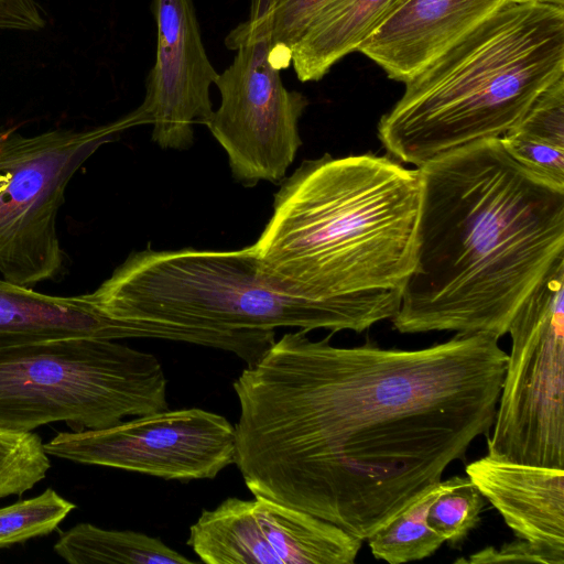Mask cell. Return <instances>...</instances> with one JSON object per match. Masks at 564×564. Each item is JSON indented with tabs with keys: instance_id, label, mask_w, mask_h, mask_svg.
Instances as JSON below:
<instances>
[{
	"instance_id": "obj_1",
	"label": "cell",
	"mask_w": 564,
	"mask_h": 564,
	"mask_svg": "<svg viewBox=\"0 0 564 564\" xmlns=\"http://www.w3.org/2000/svg\"><path fill=\"white\" fill-rule=\"evenodd\" d=\"M285 333L232 388L247 488L365 541L492 427L508 354L456 334L426 348Z\"/></svg>"
},
{
	"instance_id": "obj_2",
	"label": "cell",
	"mask_w": 564,
	"mask_h": 564,
	"mask_svg": "<svg viewBox=\"0 0 564 564\" xmlns=\"http://www.w3.org/2000/svg\"><path fill=\"white\" fill-rule=\"evenodd\" d=\"M417 169L415 262L393 326L499 339L564 256V187L522 166L500 139Z\"/></svg>"
},
{
	"instance_id": "obj_3",
	"label": "cell",
	"mask_w": 564,
	"mask_h": 564,
	"mask_svg": "<svg viewBox=\"0 0 564 564\" xmlns=\"http://www.w3.org/2000/svg\"><path fill=\"white\" fill-rule=\"evenodd\" d=\"M419 169L373 153L305 160L252 245L261 273L361 333L397 314L413 271Z\"/></svg>"
},
{
	"instance_id": "obj_4",
	"label": "cell",
	"mask_w": 564,
	"mask_h": 564,
	"mask_svg": "<svg viewBox=\"0 0 564 564\" xmlns=\"http://www.w3.org/2000/svg\"><path fill=\"white\" fill-rule=\"evenodd\" d=\"M564 76V9L506 0L409 78L378 123L388 155L421 167L471 143L500 139Z\"/></svg>"
},
{
	"instance_id": "obj_5",
	"label": "cell",
	"mask_w": 564,
	"mask_h": 564,
	"mask_svg": "<svg viewBox=\"0 0 564 564\" xmlns=\"http://www.w3.org/2000/svg\"><path fill=\"white\" fill-rule=\"evenodd\" d=\"M85 296L111 317L230 333L294 327L339 332L317 306L281 291L252 246L132 252Z\"/></svg>"
},
{
	"instance_id": "obj_6",
	"label": "cell",
	"mask_w": 564,
	"mask_h": 564,
	"mask_svg": "<svg viewBox=\"0 0 564 564\" xmlns=\"http://www.w3.org/2000/svg\"><path fill=\"white\" fill-rule=\"evenodd\" d=\"M159 359L113 339L73 337L0 349V426L98 430L169 409Z\"/></svg>"
},
{
	"instance_id": "obj_7",
	"label": "cell",
	"mask_w": 564,
	"mask_h": 564,
	"mask_svg": "<svg viewBox=\"0 0 564 564\" xmlns=\"http://www.w3.org/2000/svg\"><path fill=\"white\" fill-rule=\"evenodd\" d=\"M147 123L139 107L98 127L54 129L24 135L0 128V273L33 286L61 278L65 253L57 214L65 191L84 163L127 129Z\"/></svg>"
},
{
	"instance_id": "obj_8",
	"label": "cell",
	"mask_w": 564,
	"mask_h": 564,
	"mask_svg": "<svg viewBox=\"0 0 564 564\" xmlns=\"http://www.w3.org/2000/svg\"><path fill=\"white\" fill-rule=\"evenodd\" d=\"M267 8L251 0L248 19L226 36L235 56L215 80L220 105L206 123L226 151L234 178L246 187L285 178L302 145L299 122L308 106L302 93L283 84L291 55L272 44Z\"/></svg>"
},
{
	"instance_id": "obj_9",
	"label": "cell",
	"mask_w": 564,
	"mask_h": 564,
	"mask_svg": "<svg viewBox=\"0 0 564 564\" xmlns=\"http://www.w3.org/2000/svg\"><path fill=\"white\" fill-rule=\"evenodd\" d=\"M488 453L564 468V256L514 314Z\"/></svg>"
},
{
	"instance_id": "obj_10",
	"label": "cell",
	"mask_w": 564,
	"mask_h": 564,
	"mask_svg": "<svg viewBox=\"0 0 564 564\" xmlns=\"http://www.w3.org/2000/svg\"><path fill=\"white\" fill-rule=\"evenodd\" d=\"M48 456L166 480L214 479L235 464V425L199 408L164 410L115 425L61 432Z\"/></svg>"
},
{
	"instance_id": "obj_11",
	"label": "cell",
	"mask_w": 564,
	"mask_h": 564,
	"mask_svg": "<svg viewBox=\"0 0 564 564\" xmlns=\"http://www.w3.org/2000/svg\"><path fill=\"white\" fill-rule=\"evenodd\" d=\"M186 544L207 564H352L362 540L261 496L203 510Z\"/></svg>"
},
{
	"instance_id": "obj_12",
	"label": "cell",
	"mask_w": 564,
	"mask_h": 564,
	"mask_svg": "<svg viewBox=\"0 0 564 564\" xmlns=\"http://www.w3.org/2000/svg\"><path fill=\"white\" fill-rule=\"evenodd\" d=\"M156 50L139 106L152 140L162 149L193 144L194 124L206 126L214 109L210 88L218 73L205 50L193 0H152Z\"/></svg>"
},
{
	"instance_id": "obj_13",
	"label": "cell",
	"mask_w": 564,
	"mask_h": 564,
	"mask_svg": "<svg viewBox=\"0 0 564 564\" xmlns=\"http://www.w3.org/2000/svg\"><path fill=\"white\" fill-rule=\"evenodd\" d=\"M506 0H397L357 51L406 82Z\"/></svg>"
},
{
	"instance_id": "obj_14",
	"label": "cell",
	"mask_w": 564,
	"mask_h": 564,
	"mask_svg": "<svg viewBox=\"0 0 564 564\" xmlns=\"http://www.w3.org/2000/svg\"><path fill=\"white\" fill-rule=\"evenodd\" d=\"M466 474L518 539L564 558V468L487 453Z\"/></svg>"
},
{
	"instance_id": "obj_15",
	"label": "cell",
	"mask_w": 564,
	"mask_h": 564,
	"mask_svg": "<svg viewBox=\"0 0 564 564\" xmlns=\"http://www.w3.org/2000/svg\"><path fill=\"white\" fill-rule=\"evenodd\" d=\"M152 336L148 324L111 317L85 294L50 295L0 279V349L73 337L118 340Z\"/></svg>"
},
{
	"instance_id": "obj_16",
	"label": "cell",
	"mask_w": 564,
	"mask_h": 564,
	"mask_svg": "<svg viewBox=\"0 0 564 564\" xmlns=\"http://www.w3.org/2000/svg\"><path fill=\"white\" fill-rule=\"evenodd\" d=\"M397 0H332L291 51L302 83L322 79L340 58L357 51Z\"/></svg>"
},
{
	"instance_id": "obj_17",
	"label": "cell",
	"mask_w": 564,
	"mask_h": 564,
	"mask_svg": "<svg viewBox=\"0 0 564 564\" xmlns=\"http://www.w3.org/2000/svg\"><path fill=\"white\" fill-rule=\"evenodd\" d=\"M54 552L69 564H191L160 538L132 530L102 529L80 522L61 532Z\"/></svg>"
},
{
	"instance_id": "obj_18",
	"label": "cell",
	"mask_w": 564,
	"mask_h": 564,
	"mask_svg": "<svg viewBox=\"0 0 564 564\" xmlns=\"http://www.w3.org/2000/svg\"><path fill=\"white\" fill-rule=\"evenodd\" d=\"M441 490L442 480L367 539L377 560L408 563L429 557L441 547L445 540L427 522L429 509Z\"/></svg>"
},
{
	"instance_id": "obj_19",
	"label": "cell",
	"mask_w": 564,
	"mask_h": 564,
	"mask_svg": "<svg viewBox=\"0 0 564 564\" xmlns=\"http://www.w3.org/2000/svg\"><path fill=\"white\" fill-rule=\"evenodd\" d=\"M51 467L41 437L0 426V498L21 496L46 477Z\"/></svg>"
},
{
	"instance_id": "obj_20",
	"label": "cell",
	"mask_w": 564,
	"mask_h": 564,
	"mask_svg": "<svg viewBox=\"0 0 564 564\" xmlns=\"http://www.w3.org/2000/svg\"><path fill=\"white\" fill-rule=\"evenodd\" d=\"M75 508L53 488L0 508V549L52 533Z\"/></svg>"
},
{
	"instance_id": "obj_21",
	"label": "cell",
	"mask_w": 564,
	"mask_h": 564,
	"mask_svg": "<svg viewBox=\"0 0 564 564\" xmlns=\"http://www.w3.org/2000/svg\"><path fill=\"white\" fill-rule=\"evenodd\" d=\"M484 496L468 477L454 476L442 481V490L427 512L429 524L445 542H462L478 524Z\"/></svg>"
},
{
	"instance_id": "obj_22",
	"label": "cell",
	"mask_w": 564,
	"mask_h": 564,
	"mask_svg": "<svg viewBox=\"0 0 564 564\" xmlns=\"http://www.w3.org/2000/svg\"><path fill=\"white\" fill-rule=\"evenodd\" d=\"M507 152L532 173L564 187V147L509 130L500 138Z\"/></svg>"
},
{
	"instance_id": "obj_23",
	"label": "cell",
	"mask_w": 564,
	"mask_h": 564,
	"mask_svg": "<svg viewBox=\"0 0 564 564\" xmlns=\"http://www.w3.org/2000/svg\"><path fill=\"white\" fill-rule=\"evenodd\" d=\"M511 130L564 147V76L539 95Z\"/></svg>"
},
{
	"instance_id": "obj_24",
	"label": "cell",
	"mask_w": 564,
	"mask_h": 564,
	"mask_svg": "<svg viewBox=\"0 0 564 564\" xmlns=\"http://www.w3.org/2000/svg\"><path fill=\"white\" fill-rule=\"evenodd\" d=\"M330 1L273 0L267 11L272 44L291 55L292 47Z\"/></svg>"
},
{
	"instance_id": "obj_25",
	"label": "cell",
	"mask_w": 564,
	"mask_h": 564,
	"mask_svg": "<svg viewBox=\"0 0 564 564\" xmlns=\"http://www.w3.org/2000/svg\"><path fill=\"white\" fill-rule=\"evenodd\" d=\"M505 562L564 564V558L529 541L517 538V540L503 544L500 549L489 546L470 555L468 558L455 561V563L466 564Z\"/></svg>"
},
{
	"instance_id": "obj_26",
	"label": "cell",
	"mask_w": 564,
	"mask_h": 564,
	"mask_svg": "<svg viewBox=\"0 0 564 564\" xmlns=\"http://www.w3.org/2000/svg\"><path fill=\"white\" fill-rule=\"evenodd\" d=\"M44 25L35 0H0V29L37 31Z\"/></svg>"
},
{
	"instance_id": "obj_27",
	"label": "cell",
	"mask_w": 564,
	"mask_h": 564,
	"mask_svg": "<svg viewBox=\"0 0 564 564\" xmlns=\"http://www.w3.org/2000/svg\"><path fill=\"white\" fill-rule=\"evenodd\" d=\"M538 1L557 7L560 9H564V0H538Z\"/></svg>"
}]
</instances>
